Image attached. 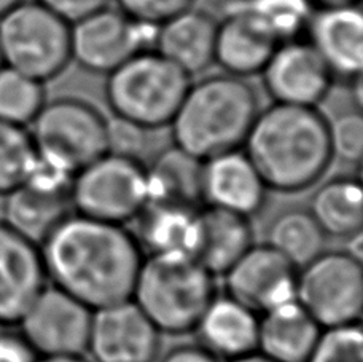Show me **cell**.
<instances>
[{"mask_svg": "<svg viewBox=\"0 0 363 362\" xmlns=\"http://www.w3.org/2000/svg\"><path fill=\"white\" fill-rule=\"evenodd\" d=\"M38 249L55 287L91 312L131 300L142 254L123 225L69 216Z\"/></svg>", "mask_w": 363, "mask_h": 362, "instance_id": "6da1fadb", "label": "cell"}, {"mask_svg": "<svg viewBox=\"0 0 363 362\" xmlns=\"http://www.w3.org/2000/svg\"><path fill=\"white\" fill-rule=\"evenodd\" d=\"M244 147L267 189L281 193L313 187L335 158L330 121L319 109L277 102L260 109Z\"/></svg>", "mask_w": 363, "mask_h": 362, "instance_id": "7a4b0ae2", "label": "cell"}, {"mask_svg": "<svg viewBox=\"0 0 363 362\" xmlns=\"http://www.w3.org/2000/svg\"><path fill=\"white\" fill-rule=\"evenodd\" d=\"M249 79L217 74L190 83L169 123L174 146L203 161L244 146L260 112Z\"/></svg>", "mask_w": 363, "mask_h": 362, "instance_id": "3957f363", "label": "cell"}, {"mask_svg": "<svg viewBox=\"0 0 363 362\" xmlns=\"http://www.w3.org/2000/svg\"><path fill=\"white\" fill-rule=\"evenodd\" d=\"M217 297L216 276L188 252L150 254L142 260L131 300L161 334L196 331Z\"/></svg>", "mask_w": 363, "mask_h": 362, "instance_id": "277c9868", "label": "cell"}, {"mask_svg": "<svg viewBox=\"0 0 363 362\" xmlns=\"http://www.w3.org/2000/svg\"><path fill=\"white\" fill-rule=\"evenodd\" d=\"M190 83L157 50H144L107 74L104 93L116 119L155 131L169 126Z\"/></svg>", "mask_w": 363, "mask_h": 362, "instance_id": "5b68a950", "label": "cell"}, {"mask_svg": "<svg viewBox=\"0 0 363 362\" xmlns=\"http://www.w3.org/2000/svg\"><path fill=\"white\" fill-rule=\"evenodd\" d=\"M29 133L38 158L70 176L108 153V120L79 98L45 102Z\"/></svg>", "mask_w": 363, "mask_h": 362, "instance_id": "8992f818", "label": "cell"}, {"mask_svg": "<svg viewBox=\"0 0 363 362\" xmlns=\"http://www.w3.org/2000/svg\"><path fill=\"white\" fill-rule=\"evenodd\" d=\"M0 51L4 66L45 85L72 61L70 24L37 0H23L0 18Z\"/></svg>", "mask_w": 363, "mask_h": 362, "instance_id": "52a82bcc", "label": "cell"}, {"mask_svg": "<svg viewBox=\"0 0 363 362\" xmlns=\"http://www.w3.org/2000/svg\"><path fill=\"white\" fill-rule=\"evenodd\" d=\"M70 202L79 216L125 225L134 221L148 203L145 168L139 160L102 155L75 174Z\"/></svg>", "mask_w": 363, "mask_h": 362, "instance_id": "ba28073f", "label": "cell"}, {"mask_svg": "<svg viewBox=\"0 0 363 362\" xmlns=\"http://www.w3.org/2000/svg\"><path fill=\"white\" fill-rule=\"evenodd\" d=\"M295 300L322 329L357 324L363 312L362 260L323 251L298 270Z\"/></svg>", "mask_w": 363, "mask_h": 362, "instance_id": "9c48e42d", "label": "cell"}, {"mask_svg": "<svg viewBox=\"0 0 363 362\" xmlns=\"http://www.w3.org/2000/svg\"><path fill=\"white\" fill-rule=\"evenodd\" d=\"M155 34L157 28L106 6L70 26L72 61L89 72L107 75L139 51L150 50Z\"/></svg>", "mask_w": 363, "mask_h": 362, "instance_id": "30bf717a", "label": "cell"}, {"mask_svg": "<svg viewBox=\"0 0 363 362\" xmlns=\"http://www.w3.org/2000/svg\"><path fill=\"white\" fill-rule=\"evenodd\" d=\"M93 312L57 287L45 286L19 319L21 337L38 356H82Z\"/></svg>", "mask_w": 363, "mask_h": 362, "instance_id": "8fae6325", "label": "cell"}, {"mask_svg": "<svg viewBox=\"0 0 363 362\" xmlns=\"http://www.w3.org/2000/svg\"><path fill=\"white\" fill-rule=\"evenodd\" d=\"M228 297L263 314L295 300L298 268L267 244H254L223 275Z\"/></svg>", "mask_w": 363, "mask_h": 362, "instance_id": "7c38bea8", "label": "cell"}, {"mask_svg": "<svg viewBox=\"0 0 363 362\" xmlns=\"http://www.w3.org/2000/svg\"><path fill=\"white\" fill-rule=\"evenodd\" d=\"M161 334L133 300L93 312L86 351L94 362H155Z\"/></svg>", "mask_w": 363, "mask_h": 362, "instance_id": "4fadbf2b", "label": "cell"}, {"mask_svg": "<svg viewBox=\"0 0 363 362\" xmlns=\"http://www.w3.org/2000/svg\"><path fill=\"white\" fill-rule=\"evenodd\" d=\"M260 75L272 102L303 107L319 106L335 82L313 45L296 38L279 45Z\"/></svg>", "mask_w": 363, "mask_h": 362, "instance_id": "5bb4252c", "label": "cell"}, {"mask_svg": "<svg viewBox=\"0 0 363 362\" xmlns=\"http://www.w3.org/2000/svg\"><path fill=\"white\" fill-rule=\"evenodd\" d=\"M47 281L40 249L0 221V326H15Z\"/></svg>", "mask_w": 363, "mask_h": 362, "instance_id": "9a60e30c", "label": "cell"}, {"mask_svg": "<svg viewBox=\"0 0 363 362\" xmlns=\"http://www.w3.org/2000/svg\"><path fill=\"white\" fill-rule=\"evenodd\" d=\"M254 246L249 217L209 204L193 219L188 254L211 275H225Z\"/></svg>", "mask_w": 363, "mask_h": 362, "instance_id": "2e32d148", "label": "cell"}, {"mask_svg": "<svg viewBox=\"0 0 363 362\" xmlns=\"http://www.w3.org/2000/svg\"><path fill=\"white\" fill-rule=\"evenodd\" d=\"M306 29L313 48L340 79L352 82L363 67V16L360 6L322 9L311 15Z\"/></svg>", "mask_w": 363, "mask_h": 362, "instance_id": "e0dca14e", "label": "cell"}, {"mask_svg": "<svg viewBox=\"0 0 363 362\" xmlns=\"http://www.w3.org/2000/svg\"><path fill=\"white\" fill-rule=\"evenodd\" d=\"M281 42L244 11H228L217 24L213 64L223 74L249 79L260 75Z\"/></svg>", "mask_w": 363, "mask_h": 362, "instance_id": "ac0fdd59", "label": "cell"}, {"mask_svg": "<svg viewBox=\"0 0 363 362\" xmlns=\"http://www.w3.org/2000/svg\"><path fill=\"white\" fill-rule=\"evenodd\" d=\"M4 198V222L37 246L72 211L70 185H51L28 179Z\"/></svg>", "mask_w": 363, "mask_h": 362, "instance_id": "d6986e66", "label": "cell"}, {"mask_svg": "<svg viewBox=\"0 0 363 362\" xmlns=\"http://www.w3.org/2000/svg\"><path fill=\"white\" fill-rule=\"evenodd\" d=\"M217 24L209 13L188 9L158 26L153 50L188 77L199 75L213 64Z\"/></svg>", "mask_w": 363, "mask_h": 362, "instance_id": "ffe728a7", "label": "cell"}, {"mask_svg": "<svg viewBox=\"0 0 363 362\" xmlns=\"http://www.w3.org/2000/svg\"><path fill=\"white\" fill-rule=\"evenodd\" d=\"M267 190L244 152L223 153L204 161V198L212 206L250 217L263 208Z\"/></svg>", "mask_w": 363, "mask_h": 362, "instance_id": "44dd1931", "label": "cell"}, {"mask_svg": "<svg viewBox=\"0 0 363 362\" xmlns=\"http://www.w3.org/2000/svg\"><path fill=\"white\" fill-rule=\"evenodd\" d=\"M148 202L196 211L204 198V161L177 146L161 150L145 168Z\"/></svg>", "mask_w": 363, "mask_h": 362, "instance_id": "7402d4cb", "label": "cell"}, {"mask_svg": "<svg viewBox=\"0 0 363 362\" xmlns=\"http://www.w3.org/2000/svg\"><path fill=\"white\" fill-rule=\"evenodd\" d=\"M320 332L322 327L291 300L258 319L257 351L276 362H306Z\"/></svg>", "mask_w": 363, "mask_h": 362, "instance_id": "603a6c76", "label": "cell"}, {"mask_svg": "<svg viewBox=\"0 0 363 362\" xmlns=\"http://www.w3.org/2000/svg\"><path fill=\"white\" fill-rule=\"evenodd\" d=\"M258 314L231 297H216L196 331L203 346L225 361L257 351Z\"/></svg>", "mask_w": 363, "mask_h": 362, "instance_id": "cb8c5ba5", "label": "cell"}, {"mask_svg": "<svg viewBox=\"0 0 363 362\" xmlns=\"http://www.w3.org/2000/svg\"><path fill=\"white\" fill-rule=\"evenodd\" d=\"M311 216L325 236L351 238L362 231V185L354 177H335L317 189L311 199Z\"/></svg>", "mask_w": 363, "mask_h": 362, "instance_id": "d4e9b609", "label": "cell"}, {"mask_svg": "<svg viewBox=\"0 0 363 362\" xmlns=\"http://www.w3.org/2000/svg\"><path fill=\"white\" fill-rule=\"evenodd\" d=\"M196 211L148 202L140 214L135 217L138 221L135 241L140 248L144 246L150 251V254L188 252Z\"/></svg>", "mask_w": 363, "mask_h": 362, "instance_id": "484cf974", "label": "cell"}, {"mask_svg": "<svg viewBox=\"0 0 363 362\" xmlns=\"http://www.w3.org/2000/svg\"><path fill=\"white\" fill-rule=\"evenodd\" d=\"M325 238L311 212L303 209L282 212L268 230V244L298 270L322 254Z\"/></svg>", "mask_w": 363, "mask_h": 362, "instance_id": "4316f807", "label": "cell"}, {"mask_svg": "<svg viewBox=\"0 0 363 362\" xmlns=\"http://www.w3.org/2000/svg\"><path fill=\"white\" fill-rule=\"evenodd\" d=\"M225 13L244 11L260 21L279 42L295 40L306 29L313 6L308 0H230Z\"/></svg>", "mask_w": 363, "mask_h": 362, "instance_id": "83f0119b", "label": "cell"}, {"mask_svg": "<svg viewBox=\"0 0 363 362\" xmlns=\"http://www.w3.org/2000/svg\"><path fill=\"white\" fill-rule=\"evenodd\" d=\"M38 155L29 129L0 120V197L29 179Z\"/></svg>", "mask_w": 363, "mask_h": 362, "instance_id": "f1b7e54d", "label": "cell"}, {"mask_svg": "<svg viewBox=\"0 0 363 362\" xmlns=\"http://www.w3.org/2000/svg\"><path fill=\"white\" fill-rule=\"evenodd\" d=\"M45 102L43 83L11 67H0V120L28 126Z\"/></svg>", "mask_w": 363, "mask_h": 362, "instance_id": "f546056e", "label": "cell"}, {"mask_svg": "<svg viewBox=\"0 0 363 362\" xmlns=\"http://www.w3.org/2000/svg\"><path fill=\"white\" fill-rule=\"evenodd\" d=\"M306 362H363V334L359 322L320 332Z\"/></svg>", "mask_w": 363, "mask_h": 362, "instance_id": "4dcf8cb0", "label": "cell"}, {"mask_svg": "<svg viewBox=\"0 0 363 362\" xmlns=\"http://www.w3.org/2000/svg\"><path fill=\"white\" fill-rule=\"evenodd\" d=\"M333 157L346 163H359L363 155V119L359 111L340 115L330 123Z\"/></svg>", "mask_w": 363, "mask_h": 362, "instance_id": "1f68e13d", "label": "cell"}, {"mask_svg": "<svg viewBox=\"0 0 363 362\" xmlns=\"http://www.w3.org/2000/svg\"><path fill=\"white\" fill-rule=\"evenodd\" d=\"M116 9L134 21L158 28L167 19L191 9L193 0H113Z\"/></svg>", "mask_w": 363, "mask_h": 362, "instance_id": "d6a6232c", "label": "cell"}, {"mask_svg": "<svg viewBox=\"0 0 363 362\" xmlns=\"http://www.w3.org/2000/svg\"><path fill=\"white\" fill-rule=\"evenodd\" d=\"M148 129L126 120H108V153L138 160L148 142Z\"/></svg>", "mask_w": 363, "mask_h": 362, "instance_id": "836d02e7", "label": "cell"}, {"mask_svg": "<svg viewBox=\"0 0 363 362\" xmlns=\"http://www.w3.org/2000/svg\"><path fill=\"white\" fill-rule=\"evenodd\" d=\"M72 26L80 19L106 9L110 0H37Z\"/></svg>", "mask_w": 363, "mask_h": 362, "instance_id": "e575fe53", "label": "cell"}, {"mask_svg": "<svg viewBox=\"0 0 363 362\" xmlns=\"http://www.w3.org/2000/svg\"><path fill=\"white\" fill-rule=\"evenodd\" d=\"M37 354L21 334H0V362H35Z\"/></svg>", "mask_w": 363, "mask_h": 362, "instance_id": "d590c367", "label": "cell"}, {"mask_svg": "<svg viewBox=\"0 0 363 362\" xmlns=\"http://www.w3.org/2000/svg\"><path fill=\"white\" fill-rule=\"evenodd\" d=\"M160 362H220L203 345H179L171 348Z\"/></svg>", "mask_w": 363, "mask_h": 362, "instance_id": "8d00e7d4", "label": "cell"}, {"mask_svg": "<svg viewBox=\"0 0 363 362\" xmlns=\"http://www.w3.org/2000/svg\"><path fill=\"white\" fill-rule=\"evenodd\" d=\"M315 10L341 9V6H359L360 0H308Z\"/></svg>", "mask_w": 363, "mask_h": 362, "instance_id": "74e56055", "label": "cell"}, {"mask_svg": "<svg viewBox=\"0 0 363 362\" xmlns=\"http://www.w3.org/2000/svg\"><path fill=\"white\" fill-rule=\"evenodd\" d=\"M226 362H276L269 358L264 356L260 351H254V353H249V354H244V356H239L235 359H230Z\"/></svg>", "mask_w": 363, "mask_h": 362, "instance_id": "f35d334b", "label": "cell"}, {"mask_svg": "<svg viewBox=\"0 0 363 362\" xmlns=\"http://www.w3.org/2000/svg\"><path fill=\"white\" fill-rule=\"evenodd\" d=\"M35 362H86L82 356H40Z\"/></svg>", "mask_w": 363, "mask_h": 362, "instance_id": "ab89813d", "label": "cell"}, {"mask_svg": "<svg viewBox=\"0 0 363 362\" xmlns=\"http://www.w3.org/2000/svg\"><path fill=\"white\" fill-rule=\"evenodd\" d=\"M21 2L23 0H0V18L6 15V13L15 9V6Z\"/></svg>", "mask_w": 363, "mask_h": 362, "instance_id": "60d3db41", "label": "cell"}, {"mask_svg": "<svg viewBox=\"0 0 363 362\" xmlns=\"http://www.w3.org/2000/svg\"><path fill=\"white\" fill-rule=\"evenodd\" d=\"M4 66V57H2V51H0V67Z\"/></svg>", "mask_w": 363, "mask_h": 362, "instance_id": "b9f144b4", "label": "cell"}]
</instances>
